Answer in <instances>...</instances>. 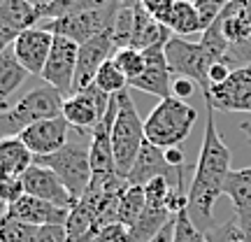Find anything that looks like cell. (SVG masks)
<instances>
[{
  "label": "cell",
  "instance_id": "1",
  "mask_svg": "<svg viewBox=\"0 0 251 242\" xmlns=\"http://www.w3.org/2000/svg\"><path fill=\"white\" fill-rule=\"evenodd\" d=\"M230 149L226 147L216 131L214 109L207 108V126L200 144V156L196 163V172L188 187V216L193 224L207 233L214 224V205L224 196L226 180L230 175Z\"/></svg>",
  "mask_w": 251,
  "mask_h": 242
},
{
  "label": "cell",
  "instance_id": "2",
  "mask_svg": "<svg viewBox=\"0 0 251 242\" xmlns=\"http://www.w3.org/2000/svg\"><path fill=\"white\" fill-rule=\"evenodd\" d=\"M63 103L65 98L61 96V91L49 84L30 89L26 96H21V100L0 112V137H14L37 121L63 117Z\"/></svg>",
  "mask_w": 251,
  "mask_h": 242
},
{
  "label": "cell",
  "instance_id": "3",
  "mask_svg": "<svg viewBox=\"0 0 251 242\" xmlns=\"http://www.w3.org/2000/svg\"><path fill=\"white\" fill-rule=\"evenodd\" d=\"M198 121V112L184 100L170 98L161 100L151 114L144 121V140L156 144L161 149H172V147H181L186 140L193 126Z\"/></svg>",
  "mask_w": 251,
  "mask_h": 242
},
{
  "label": "cell",
  "instance_id": "4",
  "mask_svg": "<svg viewBox=\"0 0 251 242\" xmlns=\"http://www.w3.org/2000/svg\"><path fill=\"white\" fill-rule=\"evenodd\" d=\"M117 100L119 112L112 126V152H114L117 172L126 180L144 144V121L137 114V108L128 89L117 93Z\"/></svg>",
  "mask_w": 251,
  "mask_h": 242
},
{
  "label": "cell",
  "instance_id": "5",
  "mask_svg": "<svg viewBox=\"0 0 251 242\" xmlns=\"http://www.w3.org/2000/svg\"><path fill=\"white\" fill-rule=\"evenodd\" d=\"M35 163L51 168L58 175V180L70 191L75 203H79V198L84 196V191L89 188L91 177H93L89 144L81 142H68L63 149L49 154V156H37Z\"/></svg>",
  "mask_w": 251,
  "mask_h": 242
},
{
  "label": "cell",
  "instance_id": "6",
  "mask_svg": "<svg viewBox=\"0 0 251 242\" xmlns=\"http://www.w3.org/2000/svg\"><path fill=\"white\" fill-rule=\"evenodd\" d=\"M121 2H114L109 0L107 5L96 9H86V12H79V14H72V17H63V19H54V21H47L45 30H49L51 35H61L68 37L77 45H84L93 37L102 35L112 30L114 26V17H117Z\"/></svg>",
  "mask_w": 251,
  "mask_h": 242
},
{
  "label": "cell",
  "instance_id": "7",
  "mask_svg": "<svg viewBox=\"0 0 251 242\" xmlns=\"http://www.w3.org/2000/svg\"><path fill=\"white\" fill-rule=\"evenodd\" d=\"M165 58L170 65V72L177 77H186V80L196 81V86H200L202 93L209 91V68L214 65V58L209 56L202 42H191L179 35H172L165 45Z\"/></svg>",
  "mask_w": 251,
  "mask_h": 242
},
{
  "label": "cell",
  "instance_id": "8",
  "mask_svg": "<svg viewBox=\"0 0 251 242\" xmlns=\"http://www.w3.org/2000/svg\"><path fill=\"white\" fill-rule=\"evenodd\" d=\"M109 100H112V96L102 93L96 84H91V86L75 91L72 96L65 98L63 119L70 124V128H77L81 135H91V131L107 114Z\"/></svg>",
  "mask_w": 251,
  "mask_h": 242
},
{
  "label": "cell",
  "instance_id": "9",
  "mask_svg": "<svg viewBox=\"0 0 251 242\" xmlns=\"http://www.w3.org/2000/svg\"><path fill=\"white\" fill-rule=\"evenodd\" d=\"M77 54H79V45L77 42H72L68 37L54 35L51 54L47 58V65L40 77L45 80V84L54 86L56 91H61L63 98H68L72 93L75 70H77Z\"/></svg>",
  "mask_w": 251,
  "mask_h": 242
},
{
  "label": "cell",
  "instance_id": "10",
  "mask_svg": "<svg viewBox=\"0 0 251 242\" xmlns=\"http://www.w3.org/2000/svg\"><path fill=\"white\" fill-rule=\"evenodd\" d=\"M202 96L207 108L219 112H251V68L233 70L224 84L209 86Z\"/></svg>",
  "mask_w": 251,
  "mask_h": 242
},
{
  "label": "cell",
  "instance_id": "11",
  "mask_svg": "<svg viewBox=\"0 0 251 242\" xmlns=\"http://www.w3.org/2000/svg\"><path fill=\"white\" fill-rule=\"evenodd\" d=\"M117 47H114V37L112 30L102 33V35L93 37L89 42L79 45V54H77V70H75V84H72V93L91 86L96 81L98 70L114 56ZM70 93V96H72Z\"/></svg>",
  "mask_w": 251,
  "mask_h": 242
},
{
  "label": "cell",
  "instance_id": "12",
  "mask_svg": "<svg viewBox=\"0 0 251 242\" xmlns=\"http://www.w3.org/2000/svg\"><path fill=\"white\" fill-rule=\"evenodd\" d=\"M165 45H156V47L144 49L147 65H144L142 75L128 84L130 89L151 93V96H156V98H161V100L172 96V80H170L172 72H170V65H168V58H165Z\"/></svg>",
  "mask_w": 251,
  "mask_h": 242
},
{
  "label": "cell",
  "instance_id": "13",
  "mask_svg": "<svg viewBox=\"0 0 251 242\" xmlns=\"http://www.w3.org/2000/svg\"><path fill=\"white\" fill-rule=\"evenodd\" d=\"M51 45H54V35L42 26H35L19 33L17 40L12 42V52L17 56V61L26 68L28 75L40 77L47 65V58L51 54Z\"/></svg>",
  "mask_w": 251,
  "mask_h": 242
},
{
  "label": "cell",
  "instance_id": "14",
  "mask_svg": "<svg viewBox=\"0 0 251 242\" xmlns=\"http://www.w3.org/2000/svg\"><path fill=\"white\" fill-rule=\"evenodd\" d=\"M21 182H24V188H26L28 196H35L40 200H47V203H54L58 207H65V210H72V207L77 205L72 200L70 191L65 188V184L58 180V175L51 168H47V165L33 163L24 172Z\"/></svg>",
  "mask_w": 251,
  "mask_h": 242
},
{
  "label": "cell",
  "instance_id": "15",
  "mask_svg": "<svg viewBox=\"0 0 251 242\" xmlns=\"http://www.w3.org/2000/svg\"><path fill=\"white\" fill-rule=\"evenodd\" d=\"M68 133H70V124L63 117H56L28 126L19 137L37 159V156H49V154L63 149L68 144Z\"/></svg>",
  "mask_w": 251,
  "mask_h": 242
},
{
  "label": "cell",
  "instance_id": "16",
  "mask_svg": "<svg viewBox=\"0 0 251 242\" xmlns=\"http://www.w3.org/2000/svg\"><path fill=\"white\" fill-rule=\"evenodd\" d=\"M7 216L19 219V221H26V224H33V226H51V224L65 226L68 216H70V210L26 193V196L19 198L14 205H9Z\"/></svg>",
  "mask_w": 251,
  "mask_h": 242
},
{
  "label": "cell",
  "instance_id": "17",
  "mask_svg": "<svg viewBox=\"0 0 251 242\" xmlns=\"http://www.w3.org/2000/svg\"><path fill=\"white\" fill-rule=\"evenodd\" d=\"M170 170H175V168L165 161V149L144 140L142 149L133 163V170L128 172L126 180L130 187H147L156 177H170Z\"/></svg>",
  "mask_w": 251,
  "mask_h": 242
},
{
  "label": "cell",
  "instance_id": "18",
  "mask_svg": "<svg viewBox=\"0 0 251 242\" xmlns=\"http://www.w3.org/2000/svg\"><path fill=\"white\" fill-rule=\"evenodd\" d=\"M33 163L35 156L19 135L0 137V180H21Z\"/></svg>",
  "mask_w": 251,
  "mask_h": 242
},
{
  "label": "cell",
  "instance_id": "19",
  "mask_svg": "<svg viewBox=\"0 0 251 242\" xmlns=\"http://www.w3.org/2000/svg\"><path fill=\"white\" fill-rule=\"evenodd\" d=\"M40 21V9L26 0H5L0 5V28L12 35L35 28Z\"/></svg>",
  "mask_w": 251,
  "mask_h": 242
},
{
  "label": "cell",
  "instance_id": "20",
  "mask_svg": "<svg viewBox=\"0 0 251 242\" xmlns=\"http://www.w3.org/2000/svg\"><path fill=\"white\" fill-rule=\"evenodd\" d=\"M170 221H175V215L168 210V205L147 203L142 216L130 226V238L133 242H151Z\"/></svg>",
  "mask_w": 251,
  "mask_h": 242
},
{
  "label": "cell",
  "instance_id": "21",
  "mask_svg": "<svg viewBox=\"0 0 251 242\" xmlns=\"http://www.w3.org/2000/svg\"><path fill=\"white\" fill-rule=\"evenodd\" d=\"M26 68L17 61V56L9 47L5 54H0V112L9 108V96L26 81Z\"/></svg>",
  "mask_w": 251,
  "mask_h": 242
},
{
  "label": "cell",
  "instance_id": "22",
  "mask_svg": "<svg viewBox=\"0 0 251 242\" xmlns=\"http://www.w3.org/2000/svg\"><path fill=\"white\" fill-rule=\"evenodd\" d=\"M224 193L230 198L235 215H251V165L242 170H230Z\"/></svg>",
  "mask_w": 251,
  "mask_h": 242
},
{
  "label": "cell",
  "instance_id": "23",
  "mask_svg": "<svg viewBox=\"0 0 251 242\" xmlns=\"http://www.w3.org/2000/svg\"><path fill=\"white\" fill-rule=\"evenodd\" d=\"M168 28H170L175 35L179 37H188V35H202L205 33V26L200 21V14L193 2H186V0H177L175 7H172V14L168 19Z\"/></svg>",
  "mask_w": 251,
  "mask_h": 242
},
{
  "label": "cell",
  "instance_id": "24",
  "mask_svg": "<svg viewBox=\"0 0 251 242\" xmlns=\"http://www.w3.org/2000/svg\"><path fill=\"white\" fill-rule=\"evenodd\" d=\"M109 0H49L45 7H40V19L47 21H54V19L63 17H72V14H79L86 9H96L107 5Z\"/></svg>",
  "mask_w": 251,
  "mask_h": 242
},
{
  "label": "cell",
  "instance_id": "25",
  "mask_svg": "<svg viewBox=\"0 0 251 242\" xmlns=\"http://www.w3.org/2000/svg\"><path fill=\"white\" fill-rule=\"evenodd\" d=\"M144 205H147L144 187H128L126 193L121 196V200H119V221L130 228L142 216Z\"/></svg>",
  "mask_w": 251,
  "mask_h": 242
},
{
  "label": "cell",
  "instance_id": "26",
  "mask_svg": "<svg viewBox=\"0 0 251 242\" xmlns=\"http://www.w3.org/2000/svg\"><path fill=\"white\" fill-rule=\"evenodd\" d=\"M93 84H96L102 93H107V96H117V93H121V91L128 89V84H130V81H128V77H126L124 72L119 70V65L114 63V58H109V61L98 70Z\"/></svg>",
  "mask_w": 251,
  "mask_h": 242
},
{
  "label": "cell",
  "instance_id": "27",
  "mask_svg": "<svg viewBox=\"0 0 251 242\" xmlns=\"http://www.w3.org/2000/svg\"><path fill=\"white\" fill-rule=\"evenodd\" d=\"M40 226L19 221L12 216H2L0 219V242H35Z\"/></svg>",
  "mask_w": 251,
  "mask_h": 242
},
{
  "label": "cell",
  "instance_id": "28",
  "mask_svg": "<svg viewBox=\"0 0 251 242\" xmlns=\"http://www.w3.org/2000/svg\"><path fill=\"white\" fill-rule=\"evenodd\" d=\"M112 37H114L117 49L133 47V0L119 7L117 17H114V26H112Z\"/></svg>",
  "mask_w": 251,
  "mask_h": 242
},
{
  "label": "cell",
  "instance_id": "29",
  "mask_svg": "<svg viewBox=\"0 0 251 242\" xmlns=\"http://www.w3.org/2000/svg\"><path fill=\"white\" fill-rule=\"evenodd\" d=\"M114 63L119 65V70L124 72L128 81L137 80L144 72V65H147V58H144V52L135 49V47H126V49H117L114 52Z\"/></svg>",
  "mask_w": 251,
  "mask_h": 242
},
{
  "label": "cell",
  "instance_id": "30",
  "mask_svg": "<svg viewBox=\"0 0 251 242\" xmlns=\"http://www.w3.org/2000/svg\"><path fill=\"white\" fill-rule=\"evenodd\" d=\"M172 242H207L205 233L188 216V210H181L175 216V238H172Z\"/></svg>",
  "mask_w": 251,
  "mask_h": 242
},
{
  "label": "cell",
  "instance_id": "31",
  "mask_svg": "<svg viewBox=\"0 0 251 242\" xmlns=\"http://www.w3.org/2000/svg\"><path fill=\"white\" fill-rule=\"evenodd\" d=\"M205 238H207V242H244L240 219L233 216V219H228L224 224L212 226L205 233Z\"/></svg>",
  "mask_w": 251,
  "mask_h": 242
},
{
  "label": "cell",
  "instance_id": "32",
  "mask_svg": "<svg viewBox=\"0 0 251 242\" xmlns=\"http://www.w3.org/2000/svg\"><path fill=\"white\" fill-rule=\"evenodd\" d=\"M226 63H228L233 70H240V68H251V33L244 37V40H240V42L228 45Z\"/></svg>",
  "mask_w": 251,
  "mask_h": 242
},
{
  "label": "cell",
  "instance_id": "33",
  "mask_svg": "<svg viewBox=\"0 0 251 242\" xmlns=\"http://www.w3.org/2000/svg\"><path fill=\"white\" fill-rule=\"evenodd\" d=\"M89 242H133V238H130V228L128 226L121 224V221H114V224L98 228Z\"/></svg>",
  "mask_w": 251,
  "mask_h": 242
},
{
  "label": "cell",
  "instance_id": "34",
  "mask_svg": "<svg viewBox=\"0 0 251 242\" xmlns=\"http://www.w3.org/2000/svg\"><path fill=\"white\" fill-rule=\"evenodd\" d=\"M226 5H228V0H196V9L200 14V21H202L205 30L224 14Z\"/></svg>",
  "mask_w": 251,
  "mask_h": 242
},
{
  "label": "cell",
  "instance_id": "35",
  "mask_svg": "<svg viewBox=\"0 0 251 242\" xmlns=\"http://www.w3.org/2000/svg\"><path fill=\"white\" fill-rule=\"evenodd\" d=\"M142 2V7L151 14L156 21H161L168 26V19L172 14V7H175V2L177 0H140Z\"/></svg>",
  "mask_w": 251,
  "mask_h": 242
},
{
  "label": "cell",
  "instance_id": "36",
  "mask_svg": "<svg viewBox=\"0 0 251 242\" xmlns=\"http://www.w3.org/2000/svg\"><path fill=\"white\" fill-rule=\"evenodd\" d=\"M21 196H26V188L21 180H0V200L5 205H14Z\"/></svg>",
  "mask_w": 251,
  "mask_h": 242
},
{
  "label": "cell",
  "instance_id": "37",
  "mask_svg": "<svg viewBox=\"0 0 251 242\" xmlns=\"http://www.w3.org/2000/svg\"><path fill=\"white\" fill-rule=\"evenodd\" d=\"M35 242H68V231L63 224H51V226H40Z\"/></svg>",
  "mask_w": 251,
  "mask_h": 242
},
{
  "label": "cell",
  "instance_id": "38",
  "mask_svg": "<svg viewBox=\"0 0 251 242\" xmlns=\"http://www.w3.org/2000/svg\"><path fill=\"white\" fill-rule=\"evenodd\" d=\"M233 75V68L228 65L226 61H219L214 63L212 68H209V75H207V80H209V86H216V84H224L228 77Z\"/></svg>",
  "mask_w": 251,
  "mask_h": 242
},
{
  "label": "cell",
  "instance_id": "39",
  "mask_svg": "<svg viewBox=\"0 0 251 242\" xmlns=\"http://www.w3.org/2000/svg\"><path fill=\"white\" fill-rule=\"evenodd\" d=\"M193 89H196V81L186 80V77H175L172 80V96L179 100H186L193 96Z\"/></svg>",
  "mask_w": 251,
  "mask_h": 242
},
{
  "label": "cell",
  "instance_id": "40",
  "mask_svg": "<svg viewBox=\"0 0 251 242\" xmlns=\"http://www.w3.org/2000/svg\"><path fill=\"white\" fill-rule=\"evenodd\" d=\"M184 159H186V156H184V152H181V147H172V149H165V161L170 163L175 170L184 165Z\"/></svg>",
  "mask_w": 251,
  "mask_h": 242
},
{
  "label": "cell",
  "instance_id": "41",
  "mask_svg": "<svg viewBox=\"0 0 251 242\" xmlns=\"http://www.w3.org/2000/svg\"><path fill=\"white\" fill-rule=\"evenodd\" d=\"M172 238H175V221H170L151 242H172Z\"/></svg>",
  "mask_w": 251,
  "mask_h": 242
},
{
  "label": "cell",
  "instance_id": "42",
  "mask_svg": "<svg viewBox=\"0 0 251 242\" xmlns=\"http://www.w3.org/2000/svg\"><path fill=\"white\" fill-rule=\"evenodd\" d=\"M240 219V226H242V235L244 242H251V215H235Z\"/></svg>",
  "mask_w": 251,
  "mask_h": 242
},
{
  "label": "cell",
  "instance_id": "43",
  "mask_svg": "<svg viewBox=\"0 0 251 242\" xmlns=\"http://www.w3.org/2000/svg\"><path fill=\"white\" fill-rule=\"evenodd\" d=\"M14 40H17V35H12V33H7V30H2V28H0V54H5L9 47H12Z\"/></svg>",
  "mask_w": 251,
  "mask_h": 242
},
{
  "label": "cell",
  "instance_id": "44",
  "mask_svg": "<svg viewBox=\"0 0 251 242\" xmlns=\"http://www.w3.org/2000/svg\"><path fill=\"white\" fill-rule=\"evenodd\" d=\"M240 131H242V133L247 135V140H249V142H251V124H249V121H247V124H242V126H240Z\"/></svg>",
  "mask_w": 251,
  "mask_h": 242
},
{
  "label": "cell",
  "instance_id": "45",
  "mask_svg": "<svg viewBox=\"0 0 251 242\" xmlns=\"http://www.w3.org/2000/svg\"><path fill=\"white\" fill-rule=\"evenodd\" d=\"M244 17H247V21L251 24V0H247V2H244Z\"/></svg>",
  "mask_w": 251,
  "mask_h": 242
},
{
  "label": "cell",
  "instance_id": "46",
  "mask_svg": "<svg viewBox=\"0 0 251 242\" xmlns=\"http://www.w3.org/2000/svg\"><path fill=\"white\" fill-rule=\"evenodd\" d=\"M26 2H30V5H35V7L40 9V7H45V5L49 2V0H26Z\"/></svg>",
  "mask_w": 251,
  "mask_h": 242
},
{
  "label": "cell",
  "instance_id": "47",
  "mask_svg": "<svg viewBox=\"0 0 251 242\" xmlns=\"http://www.w3.org/2000/svg\"><path fill=\"white\" fill-rule=\"evenodd\" d=\"M7 210H9V207L5 205L2 200H0V219H2V216H7Z\"/></svg>",
  "mask_w": 251,
  "mask_h": 242
},
{
  "label": "cell",
  "instance_id": "48",
  "mask_svg": "<svg viewBox=\"0 0 251 242\" xmlns=\"http://www.w3.org/2000/svg\"><path fill=\"white\" fill-rule=\"evenodd\" d=\"M114 2H121V5H126V2H130V0H114Z\"/></svg>",
  "mask_w": 251,
  "mask_h": 242
},
{
  "label": "cell",
  "instance_id": "49",
  "mask_svg": "<svg viewBox=\"0 0 251 242\" xmlns=\"http://www.w3.org/2000/svg\"><path fill=\"white\" fill-rule=\"evenodd\" d=\"M2 2H5V0H0V5H2Z\"/></svg>",
  "mask_w": 251,
  "mask_h": 242
},
{
  "label": "cell",
  "instance_id": "50",
  "mask_svg": "<svg viewBox=\"0 0 251 242\" xmlns=\"http://www.w3.org/2000/svg\"><path fill=\"white\" fill-rule=\"evenodd\" d=\"M228 2H235V0H228Z\"/></svg>",
  "mask_w": 251,
  "mask_h": 242
}]
</instances>
